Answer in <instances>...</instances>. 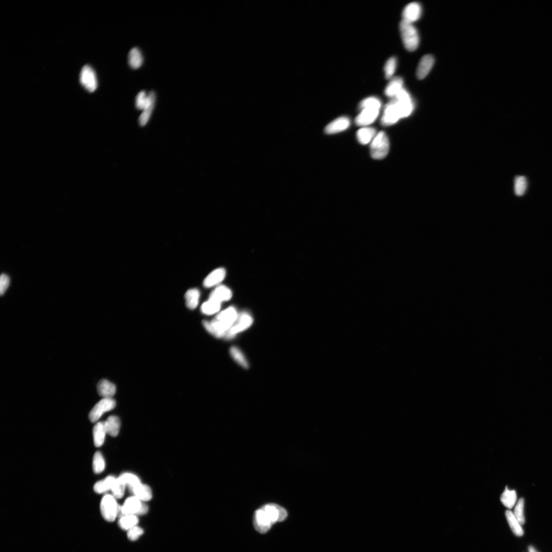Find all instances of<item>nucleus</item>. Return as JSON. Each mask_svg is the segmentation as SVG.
<instances>
[{
    "label": "nucleus",
    "mask_w": 552,
    "mask_h": 552,
    "mask_svg": "<svg viewBox=\"0 0 552 552\" xmlns=\"http://www.w3.org/2000/svg\"><path fill=\"white\" fill-rule=\"evenodd\" d=\"M358 472L351 460H344L330 469L317 482L306 481L304 488L310 497L327 507L337 506L349 490Z\"/></svg>",
    "instance_id": "1"
},
{
    "label": "nucleus",
    "mask_w": 552,
    "mask_h": 552,
    "mask_svg": "<svg viewBox=\"0 0 552 552\" xmlns=\"http://www.w3.org/2000/svg\"><path fill=\"white\" fill-rule=\"evenodd\" d=\"M380 484V478L370 468H365L358 472L356 480H354L350 487L345 492L342 497L337 502V508L347 509L351 507L354 501L365 497L373 492Z\"/></svg>",
    "instance_id": "2"
},
{
    "label": "nucleus",
    "mask_w": 552,
    "mask_h": 552,
    "mask_svg": "<svg viewBox=\"0 0 552 552\" xmlns=\"http://www.w3.org/2000/svg\"><path fill=\"white\" fill-rule=\"evenodd\" d=\"M121 125L135 138L142 137L146 131L147 123L142 107L134 100L128 98L123 102L120 112Z\"/></svg>",
    "instance_id": "3"
},
{
    "label": "nucleus",
    "mask_w": 552,
    "mask_h": 552,
    "mask_svg": "<svg viewBox=\"0 0 552 552\" xmlns=\"http://www.w3.org/2000/svg\"><path fill=\"white\" fill-rule=\"evenodd\" d=\"M525 187V181L522 176L512 175L502 179L492 187L487 197L490 201H501L520 194Z\"/></svg>",
    "instance_id": "4"
},
{
    "label": "nucleus",
    "mask_w": 552,
    "mask_h": 552,
    "mask_svg": "<svg viewBox=\"0 0 552 552\" xmlns=\"http://www.w3.org/2000/svg\"><path fill=\"white\" fill-rule=\"evenodd\" d=\"M339 405L336 403L328 402L324 403V405L313 411L307 418L306 424H304L306 429L311 432L324 429V428H326L335 422L337 415H339Z\"/></svg>",
    "instance_id": "5"
},
{
    "label": "nucleus",
    "mask_w": 552,
    "mask_h": 552,
    "mask_svg": "<svg viewBox=\"0 0 552 552\" xmlns=\"http://www.w3.org/2000/svg\"><path fill=\"white\" fill-rule=\"evenodd\" d=\"M349 439L342 431L336 428H329L316 440L314 449L330 453L342 452L347 448Z\"/></svg>",
    "instance_id": "6"
},
{
    "label": "nucleus",
    "mask_w": 552,
    "mask_h": 552,
    "mask_svg": "<svg viewBox=\"0 0 552 552\" xmlns=\"http://www.w3.org/2000/svg\"><path fill=\"white\" fill-rule=\"evenodd\" d=\"M215 85L207 72L201 71L196 74L192 83V93L194 100L200 104H207L215 95Z\"/></svg>",
    "instance_id": "7"
},
{
    "label": "nucleus",
    "mask_w": 552,
    "mask_h": 552,
    "mask_svg": "<svg viewBox=\"0 0 552 552\" xmlns=\"http://www.w3.org/2000/svg\"><path fill=\"white\" fill-rule=\"evenodd\" d=\"M300 446L298 434L288 433L281 436L277 443L278 457L283 463L291 464L297 458Z\"/></svg>",
    "instance_id": "8"
},
{
    "label": "nucleus",
    "mask_w": 552,
    "mask_h": 552,
    "mask_svg": "<svg viewBox=\"0 0 552 552\" xmlns=\"http://www.w3.org/2000/svg\"><path fill=\"white\" fill-rule=\"evenodd\" d=\"M539 161L541 167L533 178V185L549 191L552 188V147L541 153Z\"/></svg>",
    "instance_id": "9"
},
{
    "label": "nucleus",
    "mask_w": 552,
    "mask_h": 552,
    "mask_svg": "<svg viewBox=\"0 0 552 552\" xmlns=\"http://www.w3.org/2000/svg\"><path fill=\"white\" fill-rule=\"evenodd\" d=\"M331 461L330 453L314 449L304 455L302 460V466L307 472L318 473L328 468Z\"/></svg>",
    "instance_id": "10"
},
{
    "label": "nucleus",
    "mask_w": 552,
    "mask_h": 552,
    "mask_svg": "<svg viewBox=\"0 0 552 552\" xmlns=\"http://www.w3.org/2000/svg\"><path fill=\"white\" fill-rule=\"evenodd\" d=\"M344 528L350 539L366 552H372L373 546L363 528L356 521L348 520Z\"/></svg>",
    "instance_id": "11"
},
{
    "label": "nucleus",
    "mask_w": 552,
    "mask_h": 552,
    "mask_svg": "<svg viewBox=\"0 0 552 552\" xmlns=\"http://www.w3.org/2000/svg\"><path fill=\"white\" fill-rule=\"evenodd\" d=\"M535 208L541 216L549 217L552 216V191H546L539 194L534 201Z\"/></svg>",
    "instance_id": "12"
},
{
    "label": "nucleus",
    "mask_w": 552,
    "mask_h": 552,
    "mask_svg": "<svg viewBox=\"0 0 552 552\" xmlns=\"http://www.w3.org/2000/svg\"><path fill=\"white\" fill-rule=\"evenodd\" d=\"M15 425V417L11 412L4 410L0 417V440L4 443L11 434Z\"/></svg>",
    "instance_id": "13"
}]
</instances>
